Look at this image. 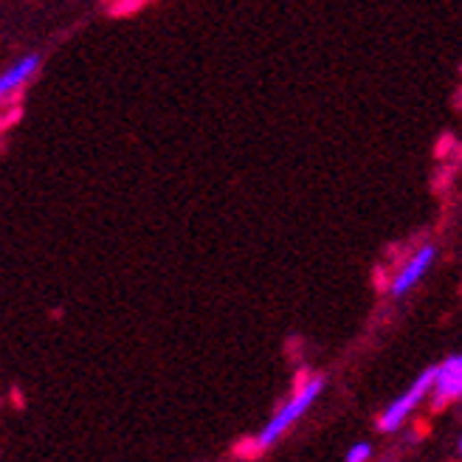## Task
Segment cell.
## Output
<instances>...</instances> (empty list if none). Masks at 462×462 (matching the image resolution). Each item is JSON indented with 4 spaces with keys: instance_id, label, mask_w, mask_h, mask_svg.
<instances>
[{
    "instance_id": "6da1fadb",
    "label": "cell",
    "mask_w": 462,
    "mask_h": 462,
    "mask_svg": "<svg viewBox=\"0 0 462 462\" xmlns=\"http://www.w3.org/2000/svg\"><path fill=\"white\" fill-rule=\"evenodd\" d=\"M322 389H325V381L322 378H313V381H308V384H301L299 386V392L279 408V412L268 420V425H265V429L260 432V437H257V442L265 449V446H271V442H276L282 434H285L291 425H293V420H299L301 415L308 412V408L313 406V400L322 395Z\"/></svg>"
},
{
    "instance_id": "7a4b0ae2",
    "label": "cell",
    "mask_w": 462,
    "mask_h": 462,
    "mask_svg": "<svg viewBox=\"0 0 462 462\" xmlns=\"http://www.w3.org/2000/svg\"><path fill=\"white\" fill-rule=\"evenodd\" d=\"M434 381H437V367L425 369L423 375H420L412 386H408L400 398H395L392 406H389L386 412H384V417H381V432H395L398 425L408 417V412H412V408H415L425 395H429V389L434 386Z\"/></svg>"
},
{
    "instance_id": "3957f363",
    "label": "cell",
    "mask_w": 462,
    "mask_h": 462,
    "mask_svg": "<svg viewBox=\"0 0 462 462\" xmlns=\"http://www.w3.org/2000/svg\"><path fill=\"white\" fill-rule=\"evenodd\" d=\"M432 260H434V248H432V245H423L420 252H415V257L408 260V262L403 265V271L395 276V282H392V293H395V296H403L406 291H412V288L417 285V282L423 279V274L429 271Z\"/></svg>"
},
{
    "instance_id": "277c9868",
    "label": "cell",
    "mask_w": 462,
    "mask_h": 462,
    "mask_svg": "<svg viewBox=\"0 0 462 462\" xmlns=\"http://www.w3.org/2000/svg\"><path fill=\"white\" fill-rule=\"evenodd\" d=\"M459 395H462V352L437 367V381H434L437 400H451Z\"/></svg>"
},
{
    "instance_id": "5b68a950",
    "label": "cell",
    "mask_w": 462,
    "mask_h": 462,
    "mask_svg": "<svg viewBox=\"0 0 462 462\" xmlns=\"http://www.w3.org/2000/svg\"><path fill=\"white\" fill-rule=\"evenodd\" d=\"M37 68H40V57L37 54H29L23 60H17L12 68L4 70V77H0V94H4V96L14 94L17 87H23L34 77V70H37Z\"/></svg>"
},
{
    "instance_id": "8992f818",
    "label": "cell",
    "mask_w": 462,
    "mask_h": 462,
    "mask_svg": "<svg viewBox=\"0 0 462 462\" xmlns=\"http://www.w3.org/2000/svg\"><path fill=\"white\" fill-rule=\"evenodd\" d=\"M372 457L369 442H355V446L347 451V462H367Z\"/></svg>"
},
{
    "instance_id": "52a82bcc",
    "label": "cell",
    "mask_w": 462,
    "mask_h": 462,
    "mask_svg": "<svg viewBox=\"0 0 462 462\" xmlns=\"http://www.w3.org/2000/svg\"><path fill=\"white\" fill-rule=\"evenodd\" d=\"M459 451H462V437H459Z\"/></svg>"
}]
</instances>
